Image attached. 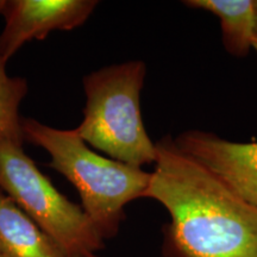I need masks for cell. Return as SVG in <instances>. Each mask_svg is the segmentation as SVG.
<instances>
[{
	"label": "cell",
	"instance_id": "2",
	"mask_svg": "<svg viewBox=\"0 0 257 257\" xmlns=\"http://www.w3.org/2000/svg\"><path fill=\"white\" fill-rule=\"evenodd\" d=\"M24 141L49 154L50 168L74 186L81 207L104 239L114 237L128 202L144 198L152 173L107 159L91 149L75 128L51 127L32 118H22Z\"/></svg>",
	"mask_w": 257,
	"mask_h": 257
},
{
	"label": "cell",
	"instance_id": "10",
	"mask_svg": "<svg viewBox=\"0 0 257 257\" xmlns=\"http://www.w3.org/2000/svg\"><path fill=\"white\" fill-rule=\"evenodd\" d=\"M253 12H255V23L252 32V49L257 53V0H253Z\"/></svg>",
	"mask_w": 257,
	"mask_h": 257
},
{
	"label": "cell",
	"instance_id": "12",
	"mask_svg": "<svg viewBox=\"0 0 257 257\" xmlns=\"http://www.w3.org/2000/svg\"><path fill=\"white\" fill-rule=\"evenodd\" d=\"M0 257H2V256H0Z\"/></svg>",
	"mask_w": 257,
	"mask_h": 257
},
{
	"label": "cell",
	"instance_id": "7",
	"mask_svg": "<svg viewBox=\"0 0 257 257\" xmlns=\"http://www.w3.org/2000/svg\"><path fill=\"white\" fill-rule=\"evenodd\" d=\"M0 256L66 257L60 246L2 189Z\"/></svg>",
	"mask_w": 257,
	"mask_h": 257
},
{
	"label": "cell",
	"instance_id": "1",
	"mask_svg": "<svg viewBox=\"0 0 257 257\" xmlns=\"http://www.w3.org/2000/svg\"><path fill=\"white\" fill-rule=\"evenodd\" d=\"M155 144V169L144 198L169 213L163 256L257 257V208L182 153L174 138Z\"/></svg>",
	"mask_w": 257,
	"mask_h": 257
},
{
	"label": "cell",
	"instance_id": "9",
	"mask_svg": "<svg viewBox=\"0 0 257 257\" xmlns=\"http://www.w3.org/2000/svg\"><path fill=\"white\" fill-rule=\"evenodd\" d=\"M28 92L27 80L10 76L6 73V64L0 61V140L10 138L24 143L21 125L23 117L19 108Z\"/></svg>",
	"mask_w": 257,
	"mask_h": 257
},
{
	"label": "cell",
	"instance_id": "8",
	"mask_svg": "<svg viewBox=\"0 0 257 257\" xmlns=\"http://www.w3.org/2000/svg\"><path fill=\"white\" fill-rule=\"evenodd\" d=\"M184 4L219 19L224 48L231 55L243 57L252 49L253 0H186Z\"/></svg>",
	"mask_w": 257,
	"mask_h": 257
},
{
	"label": "cell",
	"instance_id": "6",
	"mask_svg": "<svg viewBox=\"0 0 257 257\" xmlns=\"http://www.w3.org/2000/svg\"><path fill=\"white\" fill-rule=\"evenodd\" d=\"M175 144L257 208V143H237L200 130H188Z\"/></svg>",
	"mask_w": 257,
	"mask_h": 257
},
{
	"label": "cell",
	"instance_id": "5",
	"mask_svg": "<svg viewBox=\"0 0 257 257\" xmlns=\"http://www.w3.org/2000/svg\"><path fill=\"white\" fill-rule=\"evenodd\" d=\"M95 0H0L5 25L0 34V61L8 64L25 43L53 31H70L91 17Z\"/></svg>",
	"mask_w": 257,
	"mask_h": 257
},
{
	"label": "cell",
	"instance_id": "4",
	"mask_svg": "<svg viewBox=\"0 0 257 257\" xmlns=\"http://www.w3.org/2000/svg\"><path fill=\"white\" fill-rule=\"evenodd\" d=\"M0 189L62 250L66 257H87L105 246L81 205L64 197L25 154L23 142L0 140Z\"/></svg>",
	"mask_w": 257,
	"mask_h": 257
},
{
	"label": "cell",
	"instance_id": "3",
	"mask_svg": "<svg viewBox=\"0 0 257 257\" xmlns=\"http://www.w3.org/2000/svg\"><path fill=\"white\" fill-rule=\"evenodd\" d=\"M147 75L143 61L104 67L83 78L86 104L76 133L89 147L110 159L140 167L155 165L156 144L141 113V92Z\"/></svg>",
	"mask_w": 257,
	"mask_h": 257
},
{
	"label": "cell",
	"instance_id": "11",
	"mask_svg": "<svg viewBox=\"0 0 257 257\" xmlns=\"http://www.w3.org/2000/svg\"><path fill=\"white\" fill-rule=\"evenodd\" d=\"M87 257H101V256H98V255H96V253H93V255H89Z\"/></svg>",
	"mask_w": 257,
	"mask_h": 257
}]
</instances>
